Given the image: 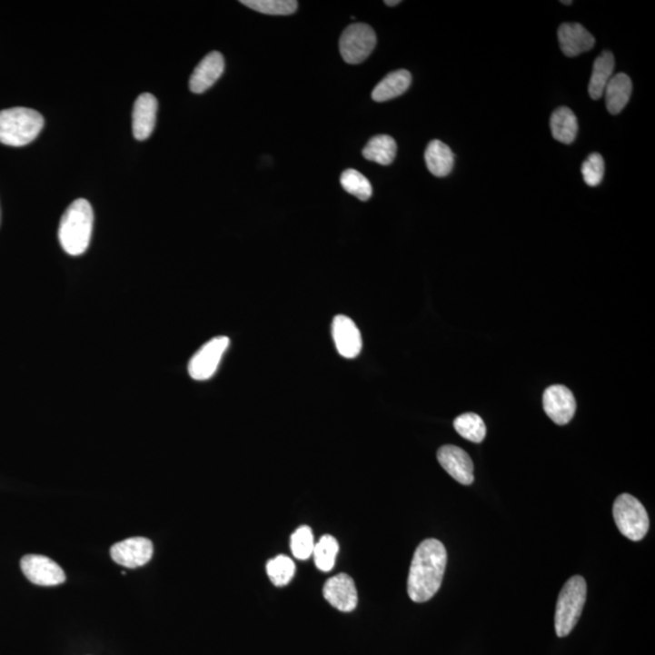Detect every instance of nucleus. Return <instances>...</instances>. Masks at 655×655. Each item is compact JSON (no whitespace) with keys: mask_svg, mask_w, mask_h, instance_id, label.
<instances>
[{"mask_svg":"<svg viewBox=\"0 0 655 655\" xmlns=\"http://www.w3.org/2000/svg\"><path fill=\"white\" fill-rule=\"evenodd\" d=\"M542 407L549 418L557 425H567L577 411V402L568 387L552 385L542 394Z\"/></svg>","mask_w":655,"mask_h":655,"instance_id":"nucleus-9","label":"nucleus"},{"mask_svg":"<svg viewBox=\"0 0 655 655\" xmlns=\"http://www.w3.org/2000/svg\"><path fill=\"white\" fill-rule=\"evenodd\" d=\"M632 93V82L628 74H618L611 77L604 89L606 106L610 114H620L628 104Z\"/></svg>","mask_w":655,"mask_h":655,"instance_id":"nucleus-17","label":"nucleus"},{"mask_svg":"<svg viewBox=\"0 0 655 655\" xmlns=\"http://www.w3.org/2000/svg\"><path fill=\"white\" fill-rule=\"evenodd\" d=\"M397 154V144L393 137L389 135H378L372 137L363 148V155L368 161L378 163L382 165H390Z\"/></svg>","mask_w":655,"mask_h":655,"instance_id":"nucleus-22","label":"nucleus"},{"mask_svg":"<svg viewBox=\"0 0 655 655\" xmlns=\"http://www.w3.org/2000/svg\"><path fill=\"white\" fill-rule=\"evenodd\" d=\"M158 101L152 94H141L134 104L133 133L136 140L148 139L157 121Z\"/></svg>","mask_w":655,"mask_h":655,"instance_id":"nucleus-15","label":"nucleus"},{"mask_svg":"<svg viewBox=\"0 0 655 655\" xmlns=\"http://www.w3.org/2000/svg\"><path fill=\"white\" fill-rule=\"evenodd\" d=\"M454 429L461 437L473 443H481L486 439L487 427L483 419L475 412H465L454 420Z\"/></svg>","mask_w":655,"mask_h":655,"instance_id":"nucleus-23","label":"nucleus"},{"mask_svg":"<svg viewBox=\"0 0 655 655\" xmlns=\"http://www.w3.org/2000/svg\"><path fill=\"white\" fill-rule=\"evenodd\" d=\"M343 190L347 194L354 195L362 202H367L372 194V184L369 183L367 177L354 169H347L342 174L340 179Z\"/></svg>","mask_w":655,"mask_h":655,"instance_id":"nucleus-25","label":"nucleus"},{"mask_svg":"<svg viewBox=\"0 0 655 655\" xmlns=\"http://www.w3.org/2000/svg\"><path fill=\"white\" fill-rule=\"evenodd\" d=\"M447 550L440 541L427 539L415 550L408 577V595L416 603L432 599L442 585Z\"/></svg>","mask_w":655,"mask_h":655,"instance_id":"nucleus-1","label":"nucleus"},{"mask_svg":"<svg viewBox=\"0 0 655 655\" xmlns=\"http://www.w3.org/2000/svg\"><path fill=\"white\" fill-rule=\"evenodd\" d=\"M614 67L615 60L610 52H603L597 57L589 83V95L591 99L599 100L603 96L604 89L613 77Z\"/></svg>","mask_w":655,"mask_h":655,"instance_id":"nucleus-20","label":"nucleus"},{"mask_svg":"<svg viewBox=\"0 0 655 655\" xmlns=\"http://www.w3.org/2000/svg\"><path fill=\"white\" fill-rule=\"evenodd\" d=\"M314 545L313 530L309 526L298 528L293 533L291 539V549L295 559L306 561L313 556Z\"/></svg>","mask_w":655,"mask_h":655,"instance_id":"nucleus-28","label":"nucleus"},{"mask_svg":"<svg viewBox=\"0 0 655 655\" xmlns=\"http://www.w3.org/2000/svg\"><path fill=\"white\" fill-rule=\"evenodd\" d=\"M225 70V60L219 52L208 54L194 68L190 78V89L192 93L203 94L212 88Z\"/></svg>","mask_w":655,"mask_h":655,"instance_id":"nucleus-14","label":"nucleus"},{"mask_svg":"<svg viewBox=\"0 0 655 655\" xmlns=\"http://www.w3.org/2000/svg\"><path fill=\"white\" fill-rule=\"evenodd\" d=\"M581 174L586 184L596 187L602 183L604 175V161L600 154H590L581 165Z\"/></svg>","mask_w":655,"mask_h":655,"instance_id":"nucleus-29","label":"nucleus"},{"mask_svg":"<svg viewBox=\"0 0 655 655\" xmlns=\"http://www.w3.org/2000/svg\"><path fill=\"white\" fill-rule=\"evenodd\" d=\"M562 3H563V5H573V2H571V0H570V2H562Z\"/></svg>","mask_w":655,"mask_h":655,"instance_id":"nucleus-31","label":"nucleus"},{"mask_svg":"<svg viewBox=\"0 0 655 655\" xmlns=\"http://www.w3.org/2000/svg\"><path fill=\"white\" fill-rule=\"evenodd\" d=\"M560 48L564 55L575 57L595 46V38L581 24H562L559 28Z\"/></svg>","mask_w":655,"mask_h":655,"instance_id":"nucleus-16","label":"nucleus"},{"mask_svg":"<svg viewBox=\"0 0 655 655\" xmlns=\"http://www.w3.org/2000/svg\"><path fill=\"white\" fill-rule=\"evenodd\" d=\"M21 570L28 581L39 586H56L66 581L63 568L46 556H25L21 560Z\"/></svg>","mask_w":655,"mask_h":655,"instance_id":"nucleus-8","label":"nucleus"},{"mask_svg":"<svg viewBox=\"0 0 655 655\" xmlns=\"http://www.w3.org/2000/svg\"><path fill=\"white\" fill-rule=\"evenodd\" d=\"M339 552V544L332 535H323L316 542L313 550L314 564L321 571H331L335 566L336 556Z\"/></svg>","mask_w":655,"mask_h":655,"instance_id":"nucleus-24","label":"nucleus"},{"mask_svg":"<svg viewBox=\"0 0 655 655\" xmlns=\"http://www.w3.org/2000/svg\"><path fill=\"white\" fill-rule=\"evenodd\" d=\"M45 118L31 108L15 107L0 111V144L23 147L37 139Z\"/></svg>","mask_w":655,"mask_h":655,"instance_id":"nucleus-3","label":"nucleus"},{"mask_svg":"<svg viewBox=\"0 0 655 655\" xmlns=\"http://www.w3.org/2000/svg\"><path fill=\"white\" fill-rule=\"evenodd\" d=\"M323 596L332 607L345 613L357 607V589L349 574L342 573L328 579L324 584Z\"/></svg>","mask_w":655,"mask_h":655,"instance_id":"nucleus-12","label":"nucleus"},{"mask_svg":"<svg viewBox=\"0 0 655 655\" xmlns=\"http://www.w3.org/2000/svg\"><path fill=\"white\" fill-rule=\"evenodd\" d=\"M437 459H439L441 466L457 482L470 486L472 484L475 476H473V462L470 455L464 450L457 446H443L437 452Z\"/></svg>","mask_w":655,"mask_h":655,"instance_id":"nucleus-11","label":"nucleus"},{"mask_svg":"<svg viewBox=\"0 0 655 655\" xmlns=\"http://www.w3.org/2000/svg\"><path fill=\"white\" fill-rule=\"evenodd\" d=\"M375 46V32L367 24L350 25L340 38V53L343 61L350 65L363 63Z\"/></svg>","mask_w":655,"mask_h":655,"instance_id":"nucleus-6","label":"nucleus"},{"mask_svg":"<svg viewBox=\"0 0 655 655\" xmlns=\"http://www.w3.org/2000/svg\"><path fill=\"white\" fill-rule=\"evenodd\" d=\"M427 169L432 175L444 177L450 175L454 166V154L450 146L442 141H431L425 151Z\"/></svg>","mask_w":655,"mask_h":655,"instance_id":"nucleus-19","label":"nucleus"},{"mask_svg":"<svg viewBox=\"0 0 655 655\" xmlns=\"http://www.w3.org/2000/svg\"><path fill=\"white\" fill-rule=\"evenodd\" d=\"M154 556V544L147 538H129L112 546L111 557L119 566L139 568L150 562Z\"/></svg>","mask_w":655,"mask_h":655,"instance_id":"nucleus-10","label":"nucleus"},{"mask_svg":"<svg viewBox=\"0 0 655 655\" xmlns=\"http://www.w3.org/2000/svg\"><path fill=\"white\" fill-rule=\"evenodd\" d=\"M332 335L340 356L352 360L361 353V332L350 317L342 314L336 316L332 324Z\"/></svg>","mask_w":655,"mask_h":655,"instance_id":"nucleus-13","label":"nucleus"},{"mask_svg":"<svg viewBox=\"0 0 655 655\" xmlns=\"http://www.w3.org/2000/svg\"><path fill=\"white\" fill-rule=\"evenodd\" d=\"M242 5L266 15H292L298 10L295 0H242Z\"/></svg>","mask_w":655,"mask_h":655,"instance_id":"nucleus-26","label":"nucleus"},{"mask_svg":"<svg viewBox=\"0 0 655 655\" xmlns=\"http://www.w3.org/2000/svg\"><path fill=\"white\" fill-rule=\"evenodd\" d=\"M619 531L632 541H642L650 530V517L644 506L630 494L619 495L613 506Z\"/></svg>","mask_w":655,"mask_h":655,"instance_id":"nucleus-5","label":"nucleus"},{"mask_svg":"<svg viewBox=\"0 0 655 655\" xmlns=\"http://www.w3.org/2000/svg\"><path fill=\"white\" fill-rule=\"evenodd\" d=\"M229 346L230 339L227 336H216L204 343L188 363V374L191 378L197 382L213 378Z\"/></svg>","mask_w":655,"mask_h":655,"instance_id":"nucleus-7","label":"nucleus"},{"mask_svg":"<svg viewBox=\"0 0 655 655\" xmlns=\"http://www.w3.org/2000/svg\"><path fill=\"white\" fill-rule=\"evenodd\" d=\"M585 579L581 575H575L564 584L561 590L559 600H557L555 614V629L557 636L566 637L570 635L579 619L581 617L582 608L586 600Z\"/></svg>","mask_w":655,"mask_h":655,"instance_id":"nucleus-4","label":"nucleus"},{"mask_svg":"<svg viewBox=\"0 0 655 655\" xmlns=\"http://www.w3.org/2000/svg\"><path fill=\"white\" fill-rule=\"evenodd\" d=\"M94 212L86 199L72 203L61 217L59 241L64 251L71 256L84 254L92 240Z\"/></svg>","mask_w":655,"mask_h":655,"instance_id":"nucleus-2","label":"nucleus"},{"mask_svg":"<svg viewBox=\"0 0 655 655\" xmlns=\"http://www.w3.org/2000/svg\"><path fill=\"white\" fill-rule=\"evenodd\" d=\"M385 5L389 6H396L398 5H401V2L400 0H393V2H391V0H386Z\"/></svg>","mask_w":655,"mask_h":655,"instance_id":"nucleus-30","label":"nucleus"},{"mask_svg":"<svg viewBox=\"0 0 655 655\" xmlns=\"http://www.w3.org/2000/svg\"><path fill=\"white\" fill-rule=\"evenodd\" d=\"M267 575L274 586L282 588L292 581L295 574V563L284 555L274 557L266 564Z\"/></svg>","mask_w":655,"mask_h":655,"instance_id":"nucleus-27","label":"nucleus"},{"mask_svg":"<svg viewBox=\"0 0 655 655\" xmlns=\"http://www.w3.org/2000/svg\"><path fill=\"white\" fill-rule=\"evenodd\" d=\"M412 83V74L405 70L391 72L387 74L372 93V99L376 103L396 99L402 94L407 92Z\"/></svg>","mask_w":655,"mask_h":655,"instance_id":"nucleus-18","label":"nucleus"},{"mask_svg":"<svg viewBox=\"0 0 655 655\" xmlns=\"http://www.w3.org/2000/svg\"><path fill=\"white\" fill-rule=\"evenodd\" d=\"M550 125H551L552 136L559 143L571 144L578 135V119L571 108H557L550 119Z\"/></svg>","mask_w":655,"mask_h":655,"instance_id":"nucleus-21","label":"nucleus"}]
</instances>
